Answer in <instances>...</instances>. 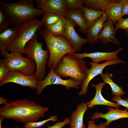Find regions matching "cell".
Returning a JSON list of instances; mask_svg holds the SVG:
<instances>
[{
    "label": "cell",
    "mask_w": 128,
    "mask_h": 128,
    "mask_svg": "<svg viewBox=\"0 0 128 128\" xmlns=\"http://www.w3.org/2000/svg\"><path fill=\"white\" fill-rule=\"evenodd\" d=\"M11 24L9 19L0 9V33L9 28Z\"/></svg>",
    "instance_id": "f1b7e54d"
},
{
    "label": "cell",
    "mask_w": 128,
    "mask_h": 128,
    "mask_svg": "<svg viewBox=\"0 0 128 128\" xmlns=\"http://www.w3.org/2000/svg\"><path fill=\"white\" fill-rule=\"evenodd\" d=\"M114 23L108 19L104 23L103 28L99 33L98 40L104 45L107 46L109 42L119 45L120 43L116 37L118 30L113 27Z\"/></svg>",
    "instance_id": "4fadbf2b"
},
{
    "label": "cell",
    "mask_w": 128,
    "mask_h": 128,
    "mask_svg": "<svg viewBox=\"0 0 128 128\" xmlns=\"http://www.w3.org/2000/svg\"><path fill=\"white\" fill-rule=\"evenodd\" d=\"M119 2L122 7V15H128V0H121Z\"/></svg>",
    "instance_id": "836d02e7"
},
{
    "label": "cell",
    "mask_w": 128,
    "mask_h": 128,
    "mask_svg": "<svg viewBox=\"0 0 128 128\" xmlns=\"http://www.w3.org/2000/svg\"><path fill=\"white\" fill-rule=\"evenodd\" d=\"M88 108L87 105L84 102L78 105L70 118L69 128H85L83 122V116Z\"/></svg>",
    "instance_id": "ac0fdd59"
},
{
    "label": "cell",
    "mask_w": 128,
    "mask_h": 128,
    "mask_svg": "<svg viewBox=\"0 0 128 128\" xmlns=\"http://www.w3.org/2000/svg\"><path fill=\"white\" fill-rule=\"evenodd\" d=\"M87 63L83 59L76 56L73 53H69L62 58L55 71L60 78L69 77L81 85L86 77V72L88 69Z\"/></svg>",
    "instance_id": "277c9868"
},
{
    "label": "cell",
    "mask_w": 128,
    "mask_h": 128,
    "mask_svg": "<svg viewBox=\"0 0 128 128\" xmlns=\"http://www.w3.org/2000/svg\"><path fill=\"white\" fill-rule=\"evenodd\" d=\"M8 99H7L1 96L0 97V104H4L5 105L6 104L7 102Z\"/></svg>",
    "instance_id": "d590c367"
},
{
    "label": "cell",
    "mask_w": 128,
    "mask_h": 128,
    "mask_svg": "<svg viewBox=\"0 0 128 128\" xmlns=\"http://www.w3.org/2000/svg\"><path fill=\"white\" fill-rule=\"evenodd\" d=\"M48 74L43 80L38 81L36 93L37 95L41 94L44 88L46 86L51 85H61L64 86L67 90L73 88L78 89L81 83L79 82L70 78L63 79L55 73L53 66H52Z\"/></svg>",
    "instance_id": "ba28073f"
},
{
    "label": "cell",
    "mask_w": 128,
    "mask_h": 128,
    "mask_svg": "<svg viewBox=\"0 0 128 128\" xmlns=\"http://www.w3.org/2000/svg\"><path fill=\"white\" fill-rule=\"evenodd\" d=\"M66 18L65 17H62L56 23L45 28L53 35H62L65 29Z\"/></svg>",
    "instance_id": "d4e9b609"
},
{
    "label": "cell",
    "mask_w": 128,
    "mask_h": 128,
    "mask_svg": "<svg viewBox=\"0 0 128 128\" xmlns=\"http://www.w3.org/2000/svg\"><path fill=\"white\" fill-rule=\"evenodd\" d=\"M49 110L47 106L39 105L27 99L7 103L0 108V116L23 123L36 122Z\"/></svg>",
    "instance_id": "6da1fadb"
},
{
    "label": "cell",
    "mask_w": 128,
    "mask_h": 128,
    "mask_svg": "<svg viewBox=\"0 0 128 128\" xmlns=\"http://www.w3.org/2000/svg\"><path fill=\"white\" fill-rule=\"evenodd\" d=\"M10 82L27 87L32 89L37 90L38 81L34 75H27L19 71L14 70L10 71L4 79L0 82V86Z\"/></svg>",
    "instance_id": "30bf717a"
},
{
    "label": "cell",
    "mask_w": 128,
    "mask_h": 128,
    "mask_svg": "<svg viewBox=\"0 0 128 128\" xmlns=\"http://www.w3.org/2000/svg\"><path fill=\"white\" fill-rule=\"evenodd\" d=\"M34 0H20L8 3L0 1L1 9L11 24L18 26L23 22L42 15L44 12L34 6Z\"/></svg>",
    "instance_id": "7a4b0ae2"
},
{
    "label": "cell",
    "mask_w": 128,
    "mask_h": 128,
    "mask_svg": "<svg viewBox=\"0 0 128 128\" xmlns=\"http://www.w3.org/2000/svg\"><path fill=\"white\" fill-rule=\"evenodd\" d=\"M37 8L44 12L52 13L65 17L68 10L65 0H36Z\"/></svg>",
    "instance_id": "7c38bea8"
},
{
    "label": "cell",
    "mask_w": 128,
    "mask_h": 128,
    "mask_svg": "<svg viewBox=\"0 0 128 128\" xmlns=\"http://www.w3.org/2000/svg\"><path fill=\"white\" fill-rule=\"evenodd\" d=\"M43 27L40 20L36 18L25 21L18 26L16 38L7 51H17L24 54L27 43L34 37L37 31Z\"/></svg>",
    "instance_id": "8992f818"
},
{
    "label": "cell",
    "mask_w": 128,
    "mask_h": 128,
    "mask_svg": "<svg viewBox=\"0 0 128 128\" xmlns=\"http://www.w3.org/2000/svg\"><path fill=\"white\" fill-rule=\"evenodd\" d=\"M84 0H65V5L68 10L82 9L84 6Z\"/></svg>",
    "instance_id": "83f0119b"
},
{
    "label": "cell",
    "mask_w": 128,
    "mask_h": 128,
    "mask_svg": "<svg viewBox=\"0 0 128 128\" xmlns=\"http://www.w3.org/2000/svg\"><path fill=\"white\" fill-rule=\"evenodd\" d=\"M108 19L107 15L105 14L87 29L86 34L87 39L90 45H92L94 43H97L99 40V34L103 28L104 23Z\"/></svg>",
    "instance_id": "e0dca14e"
},
{
    "label": "cell",
    "mask_w": 128,
    "mask_h": 128,
    "mask_svg": "<svg viewBox=\"0 0 128 128\" xmlns=\"http://www.w3.org/2000/svg\"><path fill=\"white\" fill-rule=\"evenodd\" d=\"M112 101H115L120 105L123 106L128 110V98H126L123 99L121 98V96H115L113 97Z\"/></svg>",
    "instance_id": "1f68e13d"
},
{
    "label": "cell",
    "mask_w": 128,
    "mask_h": 128,
    "mask_svg": "<svg viewBox=\"0 0 128 128\" xmlns=\"http://www.w3.org/2000/svg\"><path fill=\"white\" fill-rule=\"evenodd\" d=\"M39 34H36L26 44L24 53L27 57L33 60L37 66V69L34 75L38 81H41L46 77V66L49 57L48 50L42 48L43 43L37 40Z\"/></svg>",
    "instance_id": "5b68a950"
},
{
    "label": "cell",
    "mask_w": 128,
    "mask_h": 128,
    "mask_svg": "<svg viewBox=\"0 0 128 128\" xmlns=\"http://www.w3.org/2000/svg\"><path fill=\"white\" fill-rule=\"evenodd\" d=\"M4 119L0 117V128H1V124L2 122L3 121Z\"/></svg>",
    "instance_id": "74e56055"
},
{
    "label": "cell",
    "mask_w": 128,
    "mask_h": 128,
    "mask_svg": "<svg viewBox=\"0 0 128 128\" xmlns=\"http://www.w3.org/2000/svg\"><path fill=\"white\" fill-rule=\"evenodd\" d=\"M14 128H20L19 127H15Z\"/></svg>",
    "instance_id": "f35d334b"
},
{
    "label": "cell",
    "mask_w": 128,
    "mask_h": 128,
    "mask_svg": "<svg viewBox=\"0 0 128 128\" xmlns=\"http://www.w3.org/2000/svg\"><path fill=\"white\" fill-rule=\"evenodd\" d=\"M104 82L108 84L110 86L112 91V94L113 96H121L125 92L122 90V87L119 86L112 80L111 78L113 76L112 74L110 73L109 72L105 74L100 75Z\"/></svg>",
    "instance_id": "cb8c5ba5"
},
{
    "label": "cell",
    "mask_w": 128,
    "mask_h": 128,
    "mask_svg": "<svg viewBox=\"0 0 128 128\" xmlns=\"http://www.w3.org/2000/svg\"><path fill=\"white\" fill-rule=\"evenodd\" d=\"M115 0H84L85 6L87 8L98 11H106L110 4Z\"/></svg>",
    "instance_id": "603a6c76"
},
{
    "label": "cell",
    "mask_w": 128,
    "mask_h": 128,
    "mask_svg": "<svg viewBox=\"0 0 128 128\" xmlns=\"http://www.w3.org/2000/svg\"><path fill=\"white\" fill-rule=\"evenodd\" d=\"M107 109L109 110L108 112L105 114L102 112L95 113L93 114L91 119L93 120L100 118L105 119L106 122L104 123V124L108 127L113 121L121 119L128 118V111L127 109L121 110L110 107H108Z\"/></svg>",
    "instance_id": "9a60e30c"
},
{
    "label": "cell",
    "mask_w": 128,
    "mask_h": 128,
    "mask_svg": "<svg viewBox=\"0 0 128 128\" xmlns=\"http://www.w3.org/2000/svg\"><path fill=\"white\" fill-rule=\"evenodd\" d=\"M77 25L73 21L66 18L65 27L62 35L72 44L75 52H78L84 44L88 42L87 39L80 36L76 32L75 27Z\"/></svg>",
    "instance_id": "8fae6325"
},
{
    "label": "cell",
    "mask_w": 128,
    "mask_h": 128,
    "mask_svg": "<svg viewBox=\"0 0 128 128\" xmlns=\"http://www.w3.org/2000/svg\"><path fill=\"white\" fill-rule=\"evenodd\" d=\"M10 71L6 66L3 59H0V82L5 77Z\"/></svg>",
    "instance_id": "4dcf8cb0"
},
{
    "label": "cell",
    "mask_w": 128,
    "mask_h": 128,
    "mask_svg": "<svg viewBox=\"0 0 128 128\" xmlns=\"http://www.w3.org/2000/svg\"><path fill=\"white\" fill-rule=\"evenodd\" d=\"M98 128H108V127L105 126L104 123H101L98 125Z\"/></svg>",
    "instance_id": "8d00e7d4"
},
{
    "label": "cell",
    "mask_w": 128,
    "mask_h": 128,
    "mask_svg": "<svg viewBox=\"0 0 128 128\" xmlns=\"http://www.w3.org/2000/svg\"><path fill=\"white\" fill-rule=\"evenodd\" d=\"M87 26V29L96 20L104 14L106 11L93 10L84 6L82 9Z\"/></svg>",
    "instance_id": "7402d4cb"
},
{
    "label": "cell",
    "mask_w": 128,
    "mask_h": 128,
    "mask_svg": "<svg viewBox=\"0 0 128 128\" xmlns=\"http://www.w3.org/2000/svg\"><path fill=\"white\" fill-rule=\"evenodd\" d=\"M18 26L9 28L0 33V48L6 49L11 46L16 38Z\"/></svg>",
    "instance_id": "ffe728a7"
},
{
    "label": "cell",
    "mask_w": 128,
    "mask_h": 128,
    "mask_svg": "<svg viewBox=\"0 0 128 128\" xmlns=\"http://www.w3.org/2000/svg\"><path fill=\"white\" fill-rule=\"evenodd\" d=\"M70 121V118H67L63 121L58 122L52 126L47 125L46 126L48 128H62L66 125L69 124Z\"/></svg>",
    "instance_id": "d6a6232c"
},
{
    "label": "cell",
    "mask_w": 128,
    "mask_h": 128,
    "mask_svg": "<svg viewBox=\"0 0 128 128\" xmlns=\"http://www.w3.org/2000/svg\"><path fill=\"white\" fill-rule=\"evenodd\" d=\"M65 17L75 22L81 33L86 34L87 26L82 9L67 10Z\"/></svg>",
    "instance_id": "d6986e66"
},
{
    "label": "cell",
    "mask_w": 128,
    "mask_h": 128,
    "mask_svg": "<svg viewBox=\"0 0 128 128\" xmlns=\"http://www.w3.org/2000/svg\"><path fill=\"white\" fill-rule=\"evenodd\" d=\"M41 19L40 20L42 27L46 28L59 21L61 17L56 14L44 12L42 15Z\"/></svg>",
    "instance_id": "484cf974"
},
{
    "label": "cell",
    "mask_w": 128,
    "mask_h": 128,
    "mask_svg": "<svg viewBox=\"0 0 128 128\" xmlns=\"http://www.w3.org/2000/svg\"><path fill=\"white\" fill-rule=\"evenodd\" d=\"M123 49V47L120 48L117 50L111 52L96 51L87 53L85 52L82 53L74 52L73 54L76 56L81 58L86 57L91 59L92 61L97 63L104 60L110 61L118 59L117 55Z\"/></svg>",
    "instance_id": "5bb4252c"
},
{
    "label": "cell",
    "mask_w": 128,
    "mask_h": 128,
    "mask_svg": "<svg viewBox=\"0 0 128 128\" xmlns=\"http://www.w3.org/2000/svg\"><path fill=\"white\" fill-rule=\"evenodd\" d=\"M114 25L118 30L119 29L123 30L128 34V18H121Z\"/></svg>",
    "instance_id": "f546056e"
},
{
    "label": "cell",
    "mask_w": 128,
    "mask_h": 128,
    "mask_svg": "<svg viewBox=\"0 0 128 128\" xmlns=\"http://www.w3.org/2000/svg\"><path fill=\"white\" fill-rule=\"evenodd\" d=\"M119 63L125 64V62L119 59L110 61H105L101 64L97 63L93 61L90 64L91 68L88 69L86 72V77L82 84L81 85V90L78 93L79 95H84L87 92L88 87L90 82L94 78L98 75L103 74V69L106 67Z\"/></svg>",
    "instance_id": "9c48e42d"
},
{
    "label": "cell",
    "mask_w": 128,
    "mask_h": 128,
    "mask_svg": "<svg viewBox=\"0 0 128 128\" xmlns=\"http://www.w3.org/2000/svg\"><path fill=\"white\" fill-rule=\"evenodd\" d=\"M98 125L96 124L94 120H90L88 122L87 128H98Z\"/></svg>",
    "instance_id": "e575fe53"
},
{
    "label": "cell",
    "mask_w": 128,
    "mask_h": 128,
    "mask_svg": "<svg viewBox=\"0 0 128 128\" xmlns=\"http://www.w3.org/2000/svg\"><path fill=\"white\" fill-rule=\"evenodd\" d=\"M38 34L43 38L49 52L47 65L49 68L53 66L55 69L64 55L75 52L72 44L63 35H53L45 28L41 30Z\"/></svg>",
    "instance_id": "3957f363"
},
{
    "label": "cell",
    "mask_w": 128,
    "mask_h": 128,
    "mask_svg": "<svg viewBox=\"0 0 128 128\" xmlns=\"http://www.w3.org/2000/svg\"><path fill=\"white\" fill-rule=\"evenodd\" d=\"M105 84L104 82H100L96 85L92 84L91 86L96 88V92L94 98L90 101L86 103L88 108H93L95 105H97L111 106L116 109L119 108L120 105L117 103L109 101L106 100L102 96L101 93V91Z\"/></svg>",
    "instance_id": "2e32d148"
},
{
    "label": "cell",
    "mask_w": 128,
    "mask_h": 128,
    "mask_svg": "<svg viewBox=\"0 0 128 128\" xmlns=\"http://www.w3.org/2000/svg\"><path fill=\"white\" fill-rule=\"evenodd\" d=\"M108 19L112 21L114 24L122 18V7L119 0H115L111 3L106 11Z\"/></svg>",
    "instance_id": "44dd1931"
},
{
    "label": "cell",
    "mask_w": 128,
    "mask_h": 128,
    "mask_svg": "<svg viewBox=\"0 0 128 128\" xmlns=\"http://www.w3.org/2000/svg\"><path fill=\"white\" fill-rule=\"evenodd\" d=\"M58 120L57 116L56 115L50 116L48 119L39 122H28L24 125V128H41L47 123L49 121L55 122Z\"/></svg>",
    "instance_id": "4316f807"
},
{
    "label": "cell",
    "mask_w": 128,
    "mask_h": 128,
    "mask_svg": "<svg viewBox=\"0 0 128 128\" xmlns=\"http://www.w3.org/2000/svg\"><path fill=\"white\" fill-rule=\"evenodd\" d=\"M0 48L1 56L10 71H18L29 76L34 74L37 67L33 60L24 57L19 52L13 51L9 53L5 48Z\"/></svg>",
    "instance_id": "52a82bcc"
}]
</instances>
